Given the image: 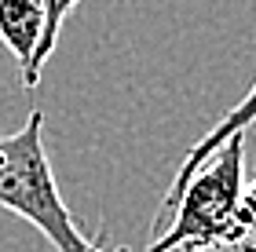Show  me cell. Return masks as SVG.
Instances as JSON below:
<instances>
[{
  "label": "cell",
  "mask_w": 256,
  "mask_h": 252,
  "mask_svg": "<svg viewBox=\"0 0 256 252\" xmlns=\"http://www.w3.org/2000/svg\"><path fill=\"white\" fill-rule=\"evenodd\" d=\"M246 187V132L227 139L154 212L146 252H216L238 238V201Z\"/></svg>",
  "instance_id": "1"
},
{
  "label": "cell",
  "mask_w": 256,
  "mask_h": 252,
  "mask_svg": "<svg viewBox=\"0 0 256 252\" xmlns=\"http://www.w3.org/2000/svg\"><path fill=\"white\" fill-rule=\"evenodd\" d=\"M0 209L33 223L52 242L55 252H132L106 242V234H84V227L55 183V172L44 150V113L30 110L26 124L11 135H0Z\"/></svg>",
  "instance_id": "2"
},
{
  "label": "cell",
  "mask_w": 256,
  "mask_h": 252,
  "mask_svg": "<svg viewBox=\"0 0 256 252\" xmlns=\"http://www.w3.org/2000/svg\"><path fill=\"white\" fill-rule=\"evenodd\" d=\"M40 33H44V0H0V44L15 59L26 88Z\"/></svg>",
  "instance_id": "3"
},
{
  "label": "cell",
  "mask_w": 256,
  "mask_h": 252,
  "mask_svg": "<svg viewBox=\"0 0 256 252\" xmlns=\"http://www.w3.org/2000/svg\"><path fill=\"white\" fill-rule=\"evenodd\" d=\"M252 121H256V77H252V88L246 91V95H242V99L234 102V106H230V110L224 113V117H220V121L212 124V128H208V132L202 135V139H198V143L190 146V150H187V157L180 161L176 176H172L168 190H165V198H172V194H176V190L183 187V183H187V179L194 176V172H198V168H202V165L208 161V157H212V154L220 150V146H224L227 139H234V135H242Z\"/></svg>",
  "instance_id": "4"
},
{
  "label": "cell",
  "mask_w": 256,
  "mask_h": 252,
  "mask_svg": "<svg viewBox=\"0 0 256 252\" xmlns=\"http://www.w3.org/2000/svg\"><path fill=\"white\" fill-rule=\"evenodd\" d=\"M77 4H80V0H44V33H40L37 55H33V66H30V88H37L44 62L52 59L55 44H59V29H62V22H66V15H70V11H74Z\"/></svg>",
  "instance_id": "5"
},
{
  "label": "cell",
  "mask_w": 256,
  "mask_h": 252,
  "mask_svg": "<svg viewBox=\"0 0 256 252\" xmlns=\"http://www.w3.org/2000/svg\"><path fill=\"white\" fill-rule=\"evenodd\" d=\"M227 252H256V168L249 187H242V201H238V238Z\"/></svg>",
  "instance_id": "6"
}]
</instances>
